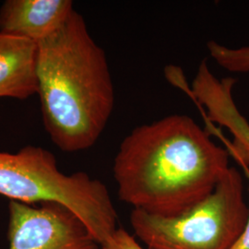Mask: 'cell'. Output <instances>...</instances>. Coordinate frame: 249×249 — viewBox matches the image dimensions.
I'll list each match as a JSON object with an SVG mask.
<instances>
[{"label":"cell","instance_id":"cell-6","mask_svg":"<svg viewBox=\"0 0 249 249\" xmlns=\"http://www.w3.org/2000/svg\"><path fill=\"white\" fill-rule=\"evenodd\" d=\"M236 80L218 79L209 64L201 61L190 87H184L190 98L202 107L209 123L225 127L232 136L231 142L224 141L226 149L241 167L249 168V122L236 106L232 89Z\"/></svg>","mask_w":249,"mask_h":249},{"label":"cell","instance_id":"cell-3","mask_svg":"<svg viewBox=\"0 0 249 249\" xmlns=\"http://www.w3.org/2000/svg\"><path fill=\"white\" fill-rule=\"evenodd\" d=\"M0 195L33 205L56 202L86 225L99 246L116 231L117 213L107 186L83 172L66 175L52 152L25 146L14 153L0 151Z\"/></svg>","mask_w":249,"mask_h":249},{"label":"cell","instance_id":"cell-2","mask_svg":"<svg viewBox=\"0 0 249 249\" xmlns=\"http://www.w3.org/2000/svg\"><path fill=\"white\" fill-rule=\"evenodd\" d=\"M38 92L45 130L65 152L89 149L115 107L107 53L74 9L56 32L38 44Z\"/></svg>","mask_w":249,"mask_h":249},{"label":"cell","instance_id":"cell-9","mask_svg":"<svg viewBox=\"0 0 249 249\" xmlns=\"http://www.w3.org/2000/svg\"><path fill=\"white\" fill-rule=\"evenodd\" d=\"M210 57L219 67L231 73L249 72V46L228 47L216 41L207 43Z\"/></svg>","mask_w":249,"mask_h":249},{"label":"cell","instance_id":"cell-4","mask_svg":"<svg viewBox=\"0 0 249 249\" xmlns=\"http://www.w3.org/2000/svg\"><path fill=\"white\" fill-rule=\"evenodd\" d=\"M249 212L243 177L230 167L209 196L183 213L164 217L132 210L130 224L146 249H231Z\"/></svg>","mask_w":249,"mask_h":249},{"label":"cell","instance_id":"cell-8","mask_svg":"<svg viewBox=\"0 0 249 249\" xmlns=\"http://www.w3.org/2000/svg\"><path fill=\"white\" fill-rule=\"evenodd\" d=\"M38 44L0 32V98L26 100L38 92Z\"/></svg>","mask_w":249,"mask_h":249},{"label":"cell","instance_id":"cell-10","mask_svg":"<svg viewBox=\"0 0 249 249\" xmlns=\"http://www.w3.org/2000/svg\"><path fill=\"white\" fill-rule=\"evenodd\" d=\"M103 249H146L128 231L122 228L116 231L101 246Z\"/></svg>","mask_w":249,"mask_h":249},{"label":"cell","instance_id":"cell-11","mask_svg":"<svg viewBox=\"0 0 249 249\" xmlns=\"http://www.w3.org/2000/svg\"><path fill=\"white\" fill-rule=\"evenodd\" d=\"M242 168H243L245 176L249 180V168L246 166H242ZM231 249H249V212L248 220H247V223L244 227V230L242 231L239 238L234 243V245L231 247Z\"/></svg>","mask_w":249,"mask_h":249},{"label":"cell","instance_id":"cell-1","mask_svg":"<svg viewBox=\"0 0 249 249\" xmlns=\"http://www.w3.org/2000/svg\"><path fill=\"white\" fill-rule=\"evenodd\" d=\"M184 114L136 126L114 160L119 198L147 213L172 217L209 196L231 167L227 149Z\"/></svg>","mask_w":249,"mask_h":249},{"label":"cell","instance_id":"cell-7","mask_svg":"<svg viewBox=\"0 0 249 249\" xmlns=\"http://www.w3.org/2000/svg\"><path fill=\"white\" fill-rule=\"evenodd\" d=\"M71 0H8L0 8V32L39 44L74 10Z\"/></svg>","mask_w":249,"mask_h":249},{"label":"cell","instance_id":"cell-5","mask_svg":"<svg viewBox=\"0 0 249 249\" xmlns=\"http://www.w3.org/2000/svg\"><path fill=\"white\" fill-rule=\"evenodd\" d=\"M9 210V249H99L84 223L63 205L11 200Z\"/></svg>","mask_w":249,"mask_h":249}]
</instances>
